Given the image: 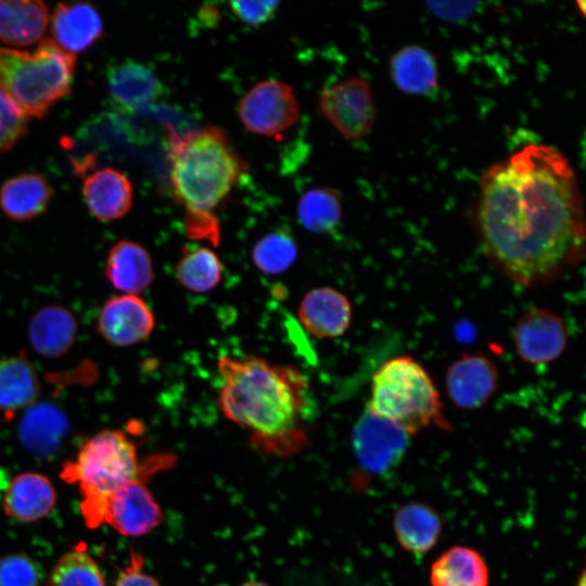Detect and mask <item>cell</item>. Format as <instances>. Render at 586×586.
Here are the masks:
<instances>
[{
  "label": "cell",
  "instance_id": "6da1fadb",
  "mask_svg": "<svg viewBox=\"0 0 586 586\" xmlns=\"http://www.w3.org/2000/svg\"><path fill=\"white\" fill-rule=\"evenodd\" d=\"M475 229L486 258L514 284L552 283L585 258V219L565 156L528 144L482 177Z\"/></svg>",
  "mask_w": 586,
  "mask_h": 586
},
{
  "label": "cell",
  "instance_id": "7a4b0ae2",
  "mask_svg": "<svg viewBox=\"0 0 586 586\" xmlns=\"http://www.w3.org/2000/svg\"><path fill=\"white\" fill-rule=\"evenodd\" d=\"M222 385L217 404L222 416L244 428L264 453L289 456L308 444V381L295 367L256 357L221 356Z\"/></svg>",
  "mask_w": 586,
  "mask_h": 586
},
{
  "label": "cell",
  "instance_id": "3957f363",
  "mask_svg": "<svg viewBox=\"0 0 586 586\" xmlns=\"http://www.w3.org/2000/svg\"><path fill=\"white\" fill-rule=\"evenodd\" d=\"M169 160L173 194L184 208L187 234L218 245L220 227L214 212L247 164L216 126L171 138Z\"/></svg>",
  "mask_w": 586,
  "mask_h": 586
},
{
  "label": "cell",
  "instance_id": "277c9868",
  "mask_svg": "<svg viewBox=\"0 0 586 586\" xmlns=\"http://www.w3.org/2000/svg\"><path fill=\"white\" fill-rule=\"evenodd\" d=\"M141 463L136 444L119 429H106L88 438L75 460L66 461L61 477L77 484L81 494L80 510L86 525L97 528L103 523L107 498L120 485L144 479L158 466Z\"/></svg>",
  "mask_w": 586,
  "mask_h": 586
},
{
  "label": "cell",
  "instance_id": "5b68a950",
  "mask_svg": "<svg viewBox=\"0 0 586 586\" xmlns=\"http://www.w3.org/2000/svg\"><path fill=\"white\" fill-rule=\"evenodd\" d=\"M367 410L408 435L430 426L453 430L434 380L409 355L395 356L380 365L371 379Z\"/></svg>",
  "mask_w": 586,
  "mask_h": 586
},
{
  "label": "cell",
  "instance_id": "8992f818",
  "mask_svg": "<svg viewBox=\"0 0 586 586\" xmlns=\"http://www.w3.org/2000/svg\"><path fill=\"white\" fill-rule=\"evenodd\" d=\"M76 58L52 39L30 51L0 48V88L27 115L42 117L67 95Z\"/></svg>",
  "mask_w": 586,
  "mask_h": 586
},
{
  "label": "cell",
  "instance_id": "52a82bcc",
  "mask_svg": "<svg viewBox=\"0 0 586 586\" xmlns=\"http://www.w3.org/2000/svg\"><path fill=\"white\" fill-rule=\"evenodd\" d=\"M238 114L249 131L279 139L298 120L300 107L290 85L266 79L244 94L239 102Z\"/></svg>",
  "mask_w": 586,
  "mask_h": 586
},
{
  "label": "cell",
  "instance_id": "ba28073f",
  "mask_svg": "<svg viewBox=\"0 0 586 586\" xmlns=\"http://www.w3.org/2000/svg\"><path fill=\"white\" fill-rule=\"evenodd\" d=\"M319 110L348 140L368 136L375 122L372 89L360 77H348L326 87L320 93Z\"/></svg>",
  "mask_w": 586,
  "mask_h": 586
},
{
  "label": "cell",
  "instance_id": "9c48e42d",
  "mask_svg": "<svg viewBox=\"0 0 586 586\" xmlns=\"http://www.w3.org/2000/svg\"><path fill=\"white\" fill-rule=\"evenodd\" d=\"M519 357L531 365L548 364L559 358L568 345V328L555 311L536 307L523 313L512 329Z\"/></svg>",
  "mask_w": 586,
  "mask_h": 586
},
{
  "label": "cell",
  "instance_id": "30bf717a",
  "mask_svg": "<svg viewBox=\"0 0 586 586\" xmlns=\"http://www.w3.org/2000/svg\"><path fill=\"white\" fill-rule=\"evenodd\" d=\"M163 520V510L144 479H136L117 487L107 498L103 523L119 534L140 537L152 532Z\"/></svg>",
  "mask_w": 586,
  "mask_h": 586
},
{
  "label": "cell",
  "instance_id": "8fae6325",
  "mask_svg": "<svg viewBox=\"0 0 586 586\" xmlns=\"http://www.w3.org/2000/svg\"><path fill=\"white\" fill-rule=\"evenodd\" d=\"M498 382L497 367L482 353H463L445 373L449 400L463 410L486 405L497 392Z\"/></svg>",
  "mask_w": 586,
  "mask_h": 586
},
{
  "label": "cell",
  "instance_id": "7c38bea8",
  "mask_svg": "<svg viewBox=\"0 0 586 586\" xmlns=\"http://www.w3.org/2000/svg\"><path fill=\"white\" fill-rule=\"evenodd\" d=\"M155 328V317L138 295L109 298L100 309L97 330L112 346L128 347L146 340Z\"/></svg>",
  "mask_w": 586,
  "mask_h": 586
},
{
  "label": "cell",
  "instance_id": "4fadbf2b",
  "mask_svg": "<svg viewBox=\"0 0 586 586\" xmlns=\"http://www.w3.org/2000/svg\"><path fill=\"white\" fill-rule=\"evenodd\" d=\"M106 81L112 102L126 113L152 104L163 93V85L154 71L133 60L111 64L106 71Z\"/></svg>",
  "mask_w": 586,
  "mask_h": 586
},
{
  "label": "cell",
  "instance_id": "5bb4252c",
  "mask_svg": "<svg viewBox=\"0 0 586 586\" xmlns=\"http://www.w3.org/2000/svg\"><path fill=\"white\" fill-rule=\"evenodd\" d=\"M407 436L399 426L366 409L355 425L353 446L362 464L379 470L393 463L403 454Z\"/></svg>",
  "mask_w": 586,
  "mask_h": 586
},
{
  "label": "cell",
  "instance_id": "9a60e30c",
  "mask_svg": "<svg viewBox=\"0 0 586 586\" xmlns=\"http://www.w3.org/2000/svg\"><path fill=\"white\" fill-rule=\"evenodd\" d=\"M352 305L342 292L321 286L308 291L298 307V319L315 337L334 339L343 335L352 322Z\"/></svg>",
  "mask_w": 586,
  "mask_h": 586
},
{
  "label": "cell",
  "instance_id": "2e32d148",
  "mask_svg": "<svg viewBox=\"0 0 586 586\" xmlns=\"http://www.w3.org/2000/svg\"><path fill=\"white\" fill-rule=\"evenodd\" d=\"M56 492L48 476L23 472L8 484L2 498L5 515L21 522H35L47 517L55 507Z\"/></svg>",
  "mask_w": 586,
  "mask_h": 586
},
{
  "label": "cell",
  "instance_id": "e0dca14e",
  "mask_svg": "<svg viewBox=\"0 0 586 586\" xmlns=\"http://www.w3.org/2000/svg\"><path fill=\"white\" fill-rule=\"evenodd\" d=\"M82 196L93 217L102 221H112L122 218L131 208L133 188L123 173L104 167L84 180Z\"/></svg>",
  "mask_w": 586,
  "mask_h": 586
},
{
  "label": "cell",
  "instance_id": "ac0fdd59",
  "mask_svg": "<svg viewBox=\"0 0 586 586\" xmlns=\"http://www.w3.org/2000/svg\"><path fill=\"white\" fill-rule=\"evenodd\" d=\"M54 42L75 55L91 47L103 35L97 9L87 2L59 3L51 15Z\"/></svg>",
  "mask_w": 586,
  "mask_h": 586
},
{
  "label": "cell",
  "instance_id": "d6986e66",
  "mask_svg": "<svg viewBox=\"0 0 586 586\" xmlns=\"http://www.w3.org/2000/svg\"><path fill=\"white\" fill-rule=\"evenodd\" d=\"M104 273L123 294L145 291L153 281V263L148 250L138 242L120 240L109 251Z\"/></svg>",
  "mask_w": 586,
  "mask_h": 586
},
{
  "label": "cell",
  "instance_id": "ffe728a7",
  "mask_svg": "<svg viewBox=\"0 0 586 586\" xmlns=\"http://www.w3.org/2000/svg\"><path fill=\"white\" fill-rule=\"evenodd\" d=\"M77 331L76 318L69 309L48 305L30 318L28 339L36 353L46 358H58L72 348Z\"/></svg>",
  "mask_w": 586,
  "mask_h": 586
},
{
  "label": "cell",
  "instance_id": "44dd1931",
  "mask_svg": "<svg viewBox=\"0 0 586 586\" xmlns=\"http://www.w3.org/2000/svg\"><path fill=\"white\" fill-rule=\"evenodd\" d=\"M40 393V378L24 352L0 358V412L4 417L29 408Z\"/></svg>",
  "mask_w": 586,
  "mask_h": 586
},
{
  "label": "cell",
  "instance_id": "7402d4cb",
  "mask_svg": "<svg viewBox=\"0 0 586 586\" xmlns=\"http://www.w3.org/2000/svg\"><path fill=\"white\" fill-rule=\"evenodd\" d=\"M47 179L35 173H24L5 180L0 188V207L4 215L15 221L41 216L52 198Z\"/></svg>",
  "mask_w": 586,
  "mask_h": 586
},
{
  "label": "cell",
  "instance_id": "603a6c76",
  "mask_svg": "<svg viewBox=\"0 0 586 586\" xmlns=\"http://www.w3.org/2000/svg\"><path fill=\"white\" fill-rule=\"evenodd\" d=\"M390 74L396 88L407 94L429 95L438 84L435 56L418 44L405 46L392 55Z\"/></svg>",
  "mask_w": 586,
  "mask_h": 586
},
{
  "label": "cell",
  "instance_id": "cb8c5ba5",
  "mask_svg": "<svg viewBox=\"0 0 586 586\" xmlns=\"http://www.w3.org/2000/svg\"><path fill=\"white\" fill-rule=\"evenodd\" d=\"M68 431L65 415L55 406L36 403L25 411L20 437L25 448L37 456H49L60 446Z\"/></svg>",
  "mask_w": 586,
  "mask_h": 586
},
{
  "label": "cell",
  "instance_id": "d4e9b609",
  "mask_svg": "<svg viewBox=\"0 0 586 586\" xmlns=\"http://www.w3.org/2000/svg\"><path fill=\"white\" fill-rule=\"evenodd\" d=\"M49 23V12L40 1H0V40L26 47L42 37Z\"/></svg>",
  "mask_w": 586,
  "mask_h": 586
},
{
  "label": "cell",
  "instance_id": "484cf974",
  "mask_svg": "<svg viewBox=\"0 0 586 586\" xmlns=\"http://www.w3.org/2000/svg\"><path fill=\"white\" fill-rule=\"evenodd\" d=\"M394 531L402 548L415 555H424L436 545L442 521L430 506L407 504L395 513Z\"/></svg>",
  "mask_w": 586,
  "mask_h": 586
},
{
  "label": "cell",
  "instance_id": "4316f807",
  "mask_svg": "<svg viewBox=\"0 0 586 586\" xmlns=\"http://www.w3.org/2000/svg\"><path fill=\"white\" fill-rule=\"evenodd\" d=\"M430 581L431 586H488V569L476 550L455 546L433 562Z\"/></svg>",
  "mask_w": 586,
  "mask_h": 586
},
{
  "label": "cell",
  "instance_id": "83f0119b",
  "mask_svg": "<svg viewBox=\"0 0 586 586\" xmlns=\"http://www.w3.org/2000/svg\"><path fill=\"white\" fill-rule=\"evenodd\" d=\"M175 273L184 289L195 293H206L220 283L224 266L213 250L199 246L192 250L187 249L182 253Z\"/></svg>",
  "mask_w": 586,
  "mask_h": 586
},
{
  "label": "cell",
  "instance_id": "f1b7e54d",
  "mask_svg": "<svg viewBox=\"0 0 586 586\" xmlns=\"http://www.w3.org/2000/svg\"><path fill=\"white\" fill-rule=\"evenodd\" d=\"M297 217L301 225L310 232L333 231L342 218L340 194L330 187L306 191L298 200Z\"/></svg>",
  "mask_w": 586,
  "mask_h": 586
},
{
  "label": "cell",
  "instance_id": "f546056e",
  "mask_svg": "<svg viewBox=\"0 0 586 586\" xmlns=\"http://www.w3.org/2000/svg\"><path fill=\"white\" fill-rule=\"evenodd\" d=\"M298 247L293 234L276 229L262 237L252 250V259L258 270L267 275L286 271L296 260Z\"/></svg>",
  "mask_w": 586,
  "mask_h": 586
},
{
  "label": "cell",
  "instance_id": "4dcf8cb0",
  "mask_svg": "<svg viewBox=\"0 0 586 586\" xmlns=\"http://www.w3.org/2000/svg\"><path fill=\"white\" fill-rule=\"evenodd\" d=\"M47 586H105L101 569L82 548L64 553L54 564Z\"/></svg>",
  "mask_w": 586,
  "mask_h": 586
},
{
  "label": "cell",
  "instance_id": "1f68e13d",
  "mask_svg": "<svg viewBox=\"0 0 586 586\" xmlns=\"http://www.w3.org/2000/svg\"><path fill=\"white\" fill-rule=\"evenodd\" d=\"M43 574L42 566L27 555L0 557V586H40Z\"/></svg>",
  "mask_w": 586,
  "mask_h": 586
},
{
  "label": "cell",
  "instance_id": "d6a6232c",
  "mask_svg": "<svg viewBox=\"0 0 586 586\" xmlns=\"http://www.w3.org/2000/svg\"><path fill=\"white\" fill-rule=\"evenodd\" d=\"M27 115L0 88V153L10 150L27 131Z\"/></svg>",
  "mask_w": 586,
  "mask_h": 586
},
{
  "label": "cell",
  "instance_id": "836d02e7",
  "mask_svg": "<svg viewBox=\"0 0 586 586\" xmlns=\"http://www.w3.org/2000/svg\"><path fill=\"white\" fill-rule=\"evenodd\" d=\"M229 7L233 14L249 26H260L273 18L278 10V1H231Z\"/></svg>",
  "mask_w": 586,
  "mask_h": 586
},
{
  "label": "cell",
  "instance_id": "e575fe53",
  "mask_svg": "<svg viewBox=\"0 0 586 586\" xmlns=\"http://www.w3.org/2000/svg\"><path fill=\"white\" fill-rule=\"evenodd\" d=\"M115 586H161L158 581L144 572L143 558L132 552L128 565L119 573Z\"/></svg>",
  "mask_w": 586,
  "mask_h": 586
},
{
  "label": "cell",
  "instance_id": "d590c367",
  "mask_svg": "<svg viewBox=\"0 0 586 586\" xmlns=\"http://www.w3.org/2000/svg\"><path fill=\"white\" fill-rule=\"evenodd\" d=\"M479 2H428L430 10L441 18L460 21L470 16Z\"/></svg>",
  "mask_w": 586,
  "mask_h": 586
},
{
  "label": "cell",
  "instance_id": "8d00e7d4",
  "mask_svg": "<svg viewBox=\"0 0 586 586\" xmlns=\"http://www.w3.org/2000/svg\"><path fill=\"white\" fill-rule=\"evenodd\" d=\"M240 586H269V585L262 581H247V582L242 583Z\"/></svg>",
  "mask_w": 586,
  "mask_h": 586
},
{
  "label": "cell",
  "instance_id": "74e56055",
  "mask_svg": "<svg viewBox=\"0 0 586 586\" xmlns=\"http://www.w3.org/2000/svg\"><path fill=\"white\" fill-rule=\"evenodd\" d=\"M576 586H586L585 572H583L577 581Z\"/></svg>",
  "mask_w": 586,
  "mask_h": 586
}]
</instances>
